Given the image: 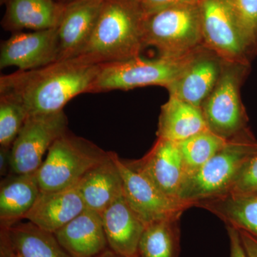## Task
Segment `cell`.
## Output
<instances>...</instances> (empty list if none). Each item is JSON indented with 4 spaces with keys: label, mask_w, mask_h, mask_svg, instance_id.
<instances>
[{
    "label": "cell",
    "mask_w": 257,
    "mask_h": 257,
    "mask_svg": "<svg viewBox=\"0 0 257 257\" xmlns=\"http://www.w3.org/2000/svg\"><path fill=\"white\" fill-rule=\"evenodd\" d=\"M99 69L84 56L57 61L32 70H18L0 77V94L13 96L30 115L63 110L71 99L89 93Z\"/></svg>",
    "instance_id": "cell-1"
},
{
    "label": "cell",
    "mask_w": 257,
    "mask_h": 257,
    "mask_svg": "<svg viewBox=\"0 0 257 257\" xmlns=\"http://www.w3.org/2000/svg\"><path fill=\"white\" fill-rule=\"evenodd\" d=\"M145 18L135 0H104L90 38L79 55L97 64L140 56L145 48Z\"/></svg>",
    "instance_id": "cell-2"
},
{
    "label": "cell",
    "mask_w": 257,
    "mask_h": 257,
    "mask_svg": "<svg viewBox=\"0 0 257 257\" xmlns=\"http://www.w3.org/2000/svg\"><path fill=\"white\" fill-rule=\"evenodd\" d=\"M257 155V139L249 128L228 139L200 169L184 179L179 200L189 204L227 194L245 165Z\"/></svg>",
    "instance_id": "cell-3"
},
{
    "label": "cell",
    "mask_w": 257,
    "mask_h": 257,
    "mask_svg": "<svg viewBox=\"0 0 257 257\" xmlns=\"http://www.w3.org/2000/svg\"><path fill=\"white\" fill-rule=\"evenodd\" d=\"M109 152L67 130L54 142L35 172L40 190L54 192L78 183L93 167L105 160Z\"/></svg>",
    "instance_id": "cell-4"
},
{
    "label": "cell",
    "mask_w": 257,
    "mask_h": 257,
    "mask_svg": "<svg viewBox=\"0 0 257 257\" xmlns=\"http://www.w3.org/2000/svg\"><path fill=\"white\" fill-rule=\"evenodd\" d=\"M145 47H155L160 57L179 58L203 45L200 3L169 7L146 15Z\"/></svg>",
    "instance_id": "cell-5"
},
{
    "label": "cell",
    "mask_w": 257,
    "mask_h": 257,
    "mask_svg": "<svg viewBox=\"0 0 257 257\" xmlns=\"http://www.w3.org/2000/svg\"><path fill=\"white\" fill-rule=\"evenodd\" d=\"M249 71L250 64L224 62L219 80L201 106L208 128L226 140L249 128L241 98Z\"/></svg>",
    "instance_id": "cell-6"
},
{
    "label": "cell",
    "mask_w": 257,
    "mask_h": 257,
    "mask_svg": "<svg viewBox=\"0 0 257 257\" xmlns=\"http://www.w3.org/2000/svg\"><path fill=\"white\" fill-rule=\"evenodd\" d=\"M193 52L179 58L159 57L146 60L140 55L128 60L99 64L89 93L128 90L147 86L167 88L184 68Z\"/></svg>",
    "instance_id": "cell-7"
},
{
    "label": "cell",
    "mask_w": 257,
    "mask_h": 257,
    "mask_svg": "<svg viewBox=\"0 0 257 257\" xmlns=\"http://www.w3.org/2000/svg\"><path fill=\"white\" fill-rule=\"evenodd\" d=\"M203 45L225 62L251 64L252 56L230 0L200 3Z\"/></svg>",
    "instance_id": "cell-8"
},
{
    "label": "cell",
    "mask_w": 257,
    "mask_h": 257,
    "mask_svg": "<svg viewBox=\"0 0 257 257\" xmlns=\"http://www.w3.org/2000/svg\"><path fill=\"white\" fill-rule=\"evenodd\" d=\"M64 111L30 115L11 147L12 174L35 173L56 140L68 130Z\"/></svg>",
    "instance_id": "cell-9"
},
{
    "label": "cell",
    "mask_w": 257,
    "mask_h": 257,
    "mask_svg": "<svg viewBox=\"0 0 257 257\" xmlns=\"http://www.w3.org/2000/svg\"><path fill=\"white\" fill-rule=\"evenodd\" d=\"M113 157L122 178L125 199L146 226L157 221L181 217L184 211L191 207L187 203L161 192L146 176L114 152Z\"/></svg>",
    "instance_id": "cell-10"
},
{
    "label": "cell",
    "mask_w": 257,
    "mask_h": 257,
    "mask_svg": "<svg viewBox=\"0 0 257 257\" xmlns=\"http://www.w3.org/2000/svg\"><path fill=\"white\" fill-rule=\"evenodd\" d=\"M224 62L204 45L199 47L167 87L170 96L201 109L219 80Z\"/></svg>",
    "instance_id": "cell-11"
},
{
    "label": "cell",
    "mask_w": 257,
    "mask_h": 257,
    "mask_svg": "<svg viewBox=\"0 0 257 257\" xmlns=\"http://www.w3.org/2000/svg\"><path fill=\"white\" fill-rule=\"evenodd\" d=\"M58 28L33 32H16L2 42L0 68L32 70L58 61Z\"/></svg>",
    "instance_id": "cell-12"
},
{
    "label": "cell",
    "mask_w": 257,
    "mask_h": 257,
    "mask_svg": "<svg viewBox=\"0 0 257 257\" xmlns=\"http://www.w3.org/2000/svg\"><path fill=\"white\" fill-rule=\"evenodd\" d=\"M126 162L146 176L161 192L179 200V192L186 172L177 143L157 138L151 150L143 158Z\"/></svg>",
    "instance_id": "cell-13"
},
{
    "label": "cell",
    "mask_w": 257,
    "mask_h": 257,
    "mask_svg": "<svg viewBox=\"0 0 257 257\" xmlns=\"http://www.w3.org/2000/svg\"><path fill=\"white\" fill-rule=\"evenodd\" d=\"M78 183L54 192L41 191L25 219L55 234L87 209Z\"/></svg>",
    "instance_id": "cell-14"
},
{
    "label": "cell",
    "mask_w": 257,
    "mask_h": 257,
    "mask_svg": "<svg viewBox=\"0 0 257 257\" xmlns=\"http://www.w3.org/2000/svg\"><path fill=\"white\" fill-rule=\"evenodd\" d=\"M109 249L122 257H139V246L146 225L119 197L101 214Z\"/></svg>",
    "instance_id": "cell-15"
},
{
    "label": "cell",
    "mask_w": 257,
    "mask_h": 257,
    "mask_svg": "<svg viewBox=\"0 0 257 257\" xmlns=\"http://www.w3.org/2000/svg\"><path fill=\"white\" fill-rule=\"evenodd\" d=\"M104 0H84L65 7L58 26V61L82 53L87 45Z\"/></svg>",
    "instance_id": "cell-16"
},
{
    "label": "cell",
    "mask_w": 257,
    "mask_h": 257,
    "mask_svg": "<svg viewBox=\"0 0 257 257\" xmlns=\"http://www.w3.org/2000/svg\"><path fill=\"white\" fill-rule=\"evenodd\" d=\"M55 236L72 257H96L109 248L101 214L85 209Z\"/></svg>",
    "instance_id": "cell-17"
},
{
    "label": "cell",
    "mask_w": 257,
    "mask_h": 257,
    "mask_svg": "<svg viewBox=\"0 0 257 257\" xmlns=\"http://www.w3.org/2000/svg\"><path fill=\"white\" fill-rule=\"evenodd\" d=\"M6 10L2 26L16 33L22 30L34 31L58 28L65 6L57 0H3Z\"/></svg>",
    "instance_id": "cell-18"
},
{
    "label": "cell",
    "mask_w": 257,
    "mask_h": 257,
    "mask_svg": "<svg viewBox=\"0 0 257 257\" xmlns=\"http://www.w3.org/2000/svg\"><path fill=\"white\" fill-rule=\"evenodd\" d=\"M93 167L79 182V190L87 209L101 214L124 195L122 178L113 157Z\"/></svg>",
    "instance_id": "cell-19"
},
{
    "label": "cell",
    "mask_w": 257,
    "mask_h": 257,
    "mask_svg": "<svg viewBox=\"0 0 257 257\" xmlns=\"http://www.w3.org/2000/svg\"><path fill=\"white\" fill-rule=\"evenodd\" d=\"M40 186L35 173L5 177L0 186V224L8 229L18 224L36 202Z\"/></svg>",
    "instance_id": "cell-20"
},
{
    "label": "cell",
    "mask_w": 257,
    "mask_h": 257,
    "mask_svg": "<svg viewBox=\"0 0 257 257\" xmlns=\"http://www.w3.org/2000/svg\"><path fill=\"white\" fill-rule=\"evenodd\" d=\"M207 130L200 108L171 96L162 105L157 138L179 143Z\"/></svg>",
    "instance_id": "cell-21"
},
{
    "label": "cell",
    "mask_w": 257,
    "mask_h": 257,
    "mask_svg": "<svg viewBox=\"0 0 257 257\" xmlns=\"http://www.w3.org/2000/svg\"><path fill=\"white\" fill-rule=\"evenodd\" d=\"M194 207L205 209L226 226L242 230L257 239V194H225L200 201Z\"/></svg>",
    "instance_id": "cell-22"
},
{
    "label": "cell",
    "mask_w": 257,
    "mask_h": 257,
    "mask_svg": "<svg viewBox=\"0 0 257 257\" xmlns=\"http://www.w3.org/2000/svg\"><path fill=\"white\" fill-rule=\"evenodd\" d=\"M6 229L15 252L23 257H72L53 233L30 221L18 223Z\"/></svg>",
    "instance_id": "cell-23"
},
{
    "label": "cell",
    "mask_w": 257,
    "mask_h": 257,
    "mask_svg": "<svg viewBox=\"0 0 257 257\" xmlns=\"http://www.w3.org/2000/svg\"><path fill=\"white\" fill-rule=\"evenodd\" d=\"M181 217L165 219L149 225L139 246L140 257H178Z\"/></svg>",
    "instance_id": "cell-24"
},
{
    "label": "cell",
    "mask_w": 257,
    "mask_h": 257,
    "mask_svg": "<svg viewBox=\"0 0 257 257\" xmlns=\"http://www.w3.org/2000/svg\"><path fill=\"white\" fill-rule=\"evenodd\" d=\"M226 141V139L207 130L177 143L183 158L185 177L205 165L224 146Z\"/></svg>",
    "instance_id": "cell-25"
},
{
    "label": "cell",
    "mask_w": 257,
    "mask_h": 257,
    "mask_svg": "<svg viewBox=\"0 0 257 257\" xmlns=\"http://www.w3.org/2000/svg\"><path fill=\"white\" fill-rule=\"evenodd\" d=\"M29 116L25 106L13 96L0 94V145L11 148Z\"/></svg>",
    "instance_id": "cell-26"
},
{
    "label": "cell",
    "mask_w": 257,
    "mask_h": 257,
    "mask_svg": "<svg viewBox=\"0 0 257 257\" xmlns=\"http://www.w3.org/2000/svg\"><path fill=\"white\" fill-rule=\"evenodd\" d=\"M253 58L257 56V0H230Z\"/></svg>",
    "instance_id": "cell-27"
},
{
    "label": "cell",
    "mask_w": 257,
    "mask_h": 257,
    "mask_svg": "<svg viewBox=\"0 0 257 257\" xmlns=\"http://www.w3.org/2000/svg\"><path fill=\"white\" fill-rule=\"evenodd\" d=\"M256 195L257 194V155L245 165L226 194Z\"/></svg>",
    "instance_id": "cell-28"
},
{
    "label": "cell",
    "mask_w": 257,
    "mask_h": 257,
    "mask_svg": "<svg viewBox=\"0 0 257 257\" xmlns=\"http://www.w3.org/2000/svg\"><path fill=\"white\" fill-rule=\"evenodd\" d=\"M145 15H150L169 7L184 4H197L202 0H135Z\"/></svg>",
    "instance_id": "cell-29"
},
{
    "label": "cell",
    "mask_w": 257,
    "mask_h": 257,
    "mask_svg": "<svg viewBox=\"0 0 257 257\" xmlns=\"http://www.w3.org/2000/svg\"><path fill=\"white\" fill-rule=\"evenodd\" d=\"M230 241V257H247L237 229L226 226Z\"/></svg>",
    "instance_id": "cell-30"
},
{
    "label": "cell",
    "mask_w": 257,
    "mask_h": 257,
    "mask_svg": "<svg viewBox=\"0 0 257 257\" xmlns=\"http://www.w3.org/2000/svg\"><path fill=\"white\" fill-rule=\"evenodd\" d=\"M247 257H257V239L242 230H238Z\"/></svg>",
    "instance_id": "cell-31"
},
{
    "label": "cell",
    "mask_w": 257,
    "mask_h": 257,
    "mask_svg": "<svg viewBox=\"0 0 257 257\" xmlns=\"http://www.w3.org/2000/svg\"><path fill=\"white\" fill-rule=\"evenodd\" d=\"M12 174L11 148L0 147V175L6 177Z\"/></svg>",
    "instance_id": "cell-32"
},
{
    "label": "cell",
    "mask_w": 257,
    "mask_h": 257,
    "mask_svg": "<svg viewBox=\"0 0 257 257\" xmlns=\"http://www.w3.org/2000/svg\"><path fill=\"white\" fill-rule=\"evenodd\" d=\"M0 257H15V251L8 230L4 228H1L0 231Z\"/></svg>",
    "instance_id": "cell-33"
},
{
    "label": "cell",
    "mask_w": 257,
    "mask_h": 257,
    "mask_svg": "<svg viewBox=\"0 0 257 257\" xmlns=\"http://www.w3.org/2000/svg\"><path fill=\"white\" fill-rule=\"evenodd\" d=\"M96 257H122V256H119V255L116 254V253L113 252V251H111V250L109 249V248H108V249L106 250V251H104V252L101 253V254H99V256H97Z\"/></svg>",
    "instance_id": "cell-34"
},
{
    "label": "cell",
    "mask_w": 257,
    "mask_h": 257,
    "mask_svg": "<svg viewBox=\"0 0 257 257\" xmlns=\"http://www.w3.org/2000/svg\"><path fill=\"white\" fill-rule=\"evenodd\" d=\"M59 3L64 5V6H67L73 3H78V2L84 1V0H57Z\"/></svg>",
    "instance_id": "cell-35"
},
{
    "label": "cell",
    "mask_w": 257,
    "mask_h": 257,
    "mask_svg": "<svg viewBox=\"0 0 257 257\" xmlns=\"http://www.w3.org/2000/svg\"><path fill=\"white\" fill-rule=\"evenodd\" d=\"M15 257H23L21 256V255L19 254L18 253L15 252Z\"/></svg>",
    "instance_id": "cell-36"
},
{
    "label": "cell",
    "mask_w": 257,
    "mask_h": 257,
    "mask_svg": "<svg viewBox=\"0 0 257 257\" xmlns=\"http://www.w3.org/2000/svg\"><path fill=\"white\" fill-rule=\"evenodd\" d=\"M0 1L3 2V0H0Z\"/></svg>",
    "instance_id": "cell-37"
},
{
    "label": "cell",
    "mask_w": 257,
    "mask_h": 257,
    "mask_svg": "<svg viewBox=\"0 0 257 257\" xmlns=\"http://www.w3.org/2000/svg\"><path fill=\"white\" fill-rule=\"evenodd\" d=\"M139 257H140V256H139Z\"/></svg>",
    "instance_id": "cell-38"
}]
</instances>
